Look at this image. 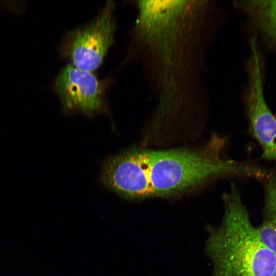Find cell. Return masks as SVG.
I'll return each instance as SVG.
<instances>
[{
    "instance_id": "6da1fadb",
    "label": "cell",
    "mask_w": 276,
    "mask_h": 276,
    "mask_svg": "<svg viewBox=\"0 0 276 276\" xmlns=\"http://www.w3.org/2000/svg\"><path fill=\"white\" fill-rule=\"evenodd\" d=\"M223 201L221 224L208 228L205 251L213 276H271L276 254L260 239L234 185Z\"/></svg>"
},
{
    "instance_id": "7a4b0ae2",
    "label": "cell",
    "mask_w": 276,
    "mask_h": 276,
    "mask_svg": "<svg viewBox=\"0 0 276 276\" xmlns=\"http://www.w3.org/2000/svg\"><path fill=\"white\" fill-rule=\"evenodd\" d=\"M225 139L212 136L198 148L144 150L145 170L153 197L172 196L215 177L255 175V168L223 158Z\"/></svg>"
},
{
    "instance_id": "3957f363",
    "label": "cell",
    "mask_w": 276,
    "mask_h": 276,
    "mask_svg": "<svg viewBox=\"0 0 276 276\" xmlns=\"http://www.w3.org/2000/svg\"><path fill=\"white\" fill-rule=\"evenodd\" d=\"M114 4L108 1L90 22L70 31L59 47L62 57L76 67L93 72L103 63L114 42Z\"/></svg>"
},
{
    "instance_id": "277c9868",
    "label": "cell",
    "mask_w": 276,
    "mask_h": 276,
    "mask_svg": "<svg viewBox=\"0 0 276 276\" xmlns=\"http://www.w3.org/2000/svg\"><path fill=\"white\" fill-rule=\"evenodd\" d=\"M251 58L247 107L250 128L262 147V157L276 159V118L266 101L256 42L250 41Z\"/></svg>"
},
{
    "instance_id": "5b68a950",
    "label": "cell",
    "mask_w": 276,
    "mask_h": 276,
    "mask_svg": "<svg viewBox=\"0 0 276 276\" xmlns=\"http://www.w3.org/2000/svg\"><path fill=\"white\" fill-rule=\"evenodd\" d=\"M105 86L106 82L92 72L71 63L61 70L53 84L64 110H77L89 116L101 109Z\"/></svg>"
},
{
    "instance_id": "8992f818",
    "label": "cell",
    "mask_w": 276,
    "mask_h": 276,
    "mask_svg": "<svg viewBox=\"0 0 276 276\" xmlns=\"http://www.w3.org/2000/svg\"><path fill=\"white\" fill-rule=\"evenodd\" d=\"M256 229L262 242L276 254V175L266 183L264 217Z\"/></svg>"
},
{
    "instance_id": "52a82bcc",
    "label": "cell",
    "mask_w": 276,
    "mask_h": 276,
    "mask_svg": "<svg viewBox=\"0 0 276 276\" xmlns=\"http://www.w3.org/2000/svg\"><path fill=\"white\" fill-rule=\"evenodd\" d=\"M245 5L257 17L266 35L276 41V1H252Z\"/></svg>"
},
{
    "instance_id": "ba28073f",
    "label": "cell",
    "mask_w": 276,
    "mask_h": 276,
    "mask_svg": "<svg viewBox=\"0 0 276 276\" xmlns=\"http://www.w3.org/2000/svg\"><path fill=\"white\" fill-rule=\"evenodd\" d=\"M271 276H276V265L275 266V267L273 270V272L271 275Z\"/></svg>"
}]
</instances>
